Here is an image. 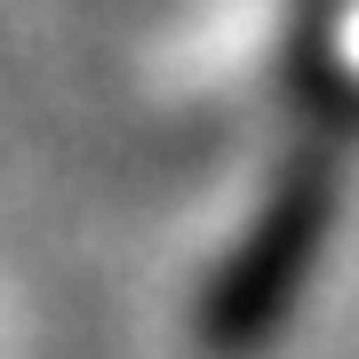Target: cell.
I'll list each match as a JSON object with an SVG mask.
<instances>
[{
	"mask_svg": "<svg viewBox=\"0 0 359 359\" xmlns=\"http://www.w3.org/2000/svg\"><path fill=\"white\" fill-rule=\"evenodd\" d=\"M327 224H335V160L295 152L271 176L256 224L240 231V248L216 264V280L200 295V335L216 359H248L280 335V320L295 311V295H304L311 264L327 248Z\"/></svg>",
	"mask_w": 359,
	"mask_h": 359,
	"instance_id": "obj_1",
	"label": "cell"
}]
</instances>
